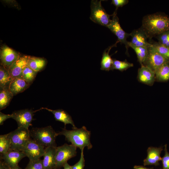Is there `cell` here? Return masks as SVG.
I'll return each mask as SVG.
<instances>
[{"mask_svg":"<svg viewBox=\"0 0 169 169\" xmlns=\"http://www.w3.org/2000/svg\"><path fill=\"white\" fill-rule=\"evenodd\" d=\"M149 38L169 30V18L160 13H155L145 16L142 20V26Z\"/></svg>","mask_w":169,"mask_h":169,"instance_id":"6da1fadb","label":"cell"},{"mask_svg":"<svg viewBox=\"0 0 169 169\" xmlns=\"http://www.w3.org/2000/svg\"><path fill=\"white\" fill-rule=\"evenodd\" d=\"M58 135H63L66 140L80 150L87 147L90 150L92 148L90 141L91 132L88 130L85 126H83L80 128L73 129L68 130L65 128L58 133Z\"/></svg>","mask_w":169,"mask_h":169,"instance_id":"7a4b0ae2","label":"cell"},{"mask_svg":"<svg viewBox=\"0 0 169 169\" xmlns=\"http://www.w3.org/2000/svg\"><path fill=\"white\" fill-rule=\"evenodd\" d=\"M30 136L38 144L44 146L56 147V138L58 136L51 126L33 128L29 130Z\"/></svg>","mask_w":169,"mask_h":169,"instance_id":"3957f363","label":"cell"},{"mask_svg":"<svg viewBox=\"0 0 169 169\" xmlns=\"http://www.w3.org/2000/svg\"><path fill=\"white\" fill-rule=\"evenodd\" d=\"M11 141L10 149L23 151L30 139L28 129L18 127L14 131L8 133Z\"/></svg>","mask_w":169,"mask_h":169,"instance_id":"277c9868","label":"cell"},{"mask_svg":"<svg viewBox=\"0 0 169 169\" xmlns=\"http://www.w3.org/2000/svg\"><path fill=\"white\" fill-rule=\"evenodd\" d=\"M102 0H92L91 3V15L90 19L93 22L107 27L110 23L111 19L109 15L101 5Z\"/></svg>","mask_w":169,"mask_h":169,"instance_id":"5b68a950","label":"cell"},{"mask_svg":"<svg viewBox=\"0 0 169 169\" xmlns=\"http://www.w3.org/2000/svg\"><path fill=\"white\" fill-rule=\"evenodd\" d=\"M77 149V148L72 144L69 145L66 143L57 146L55 155L56 169H59L63 167L68 160L76 156Z\"/></svg>","mask_w":169,"mask_h":169,"instance_id":"8992f818","label":"cell"},{"mask_svg":"<svg viewBox=\"0 0 169 169\" xmlns=\"http://www.w3.org/2000/svg\"><path fill=\"white\" fill-rule=\"evenodd\" d=\"M117 10H115L112 15V18L110 23L107 26L117 37L118 41L121 44H124L126 49V53L128 54V49L129 47L127 38L130 36V33H126L121 27L119 19L117 16Z\"/></svg>","mask_w":169,"mask_h":169,"instance_id":"52a82bcc","label":"cell"},{"mask_svg":"<svg viewBox=\"0 0 169 169\" xmlns=\"http://www.w3.org/2000/svg\"><path fill=\"white\" fill-rule=\"evenodd\" d=\"M169 62V60L160 54L151 45L148 47L147 55L142 65L155 72L161 66Z\"/></svg>","mask_w":169,"mask_h":169,"instance_id":"ba28073f","label":"cell"},{"mask_svg":"<svg viewBox=\"0 0 169 169\" xmlns=\"http://www.w3.org/2000/svg\"><path fill=\"white\" fill-rule=\"evenodd\" d=\"M34 111L32 109H25L14 111L12 114V118L17 122L18 127H23L28 129L32 125L34 120Z\"/></svg>","mask_w":169,"mask_h":169,"instance_id":"9c48e42d","label":"cell"},{"mask_svg":"<svg viewBox=\"0 0 169 169\" xmlns=\"http://www.w3.org/2000/svg\"><path fill=\"white\" fill-rule=\"evenodd\" d=\"M45 148L30 138L22 151L28 157L29 161H33L40 159L41 156H43Z\"/></svg>","mask_w":169,"mask_h":169,"instance_id":"30bf717a","label":"cell"},{"mask_svg":"<svg viewBox=\"0 0 169 169\" xmlns=\"http://www.w3.org/2000/svg\"><path fill=\"white\" fill-rule=\"evenodd\" d=\"M21 54L6 45L0 49V65L8 69Z\"/></svg>","mask_w":169,"mask_h":169,"instance_id":"8fae6325","label":"cell"},{"mask_svg":"<svg viewBox=\"0 0 169 169\" xmlns=\"http://www.w3.org/2000/svg\"><path fill=\"white\" fill-rule=\"evenodd\" d=\"M131 40L130 43L137 47H149L151 45V43L147 41L148 37L144 28H141L133 31L130 33Z\"/></svg>","mask_w":169,"mask_h":169,"instance_id":"7c38bea8","label":"cell"},{"mask_svg":"<svg viewBox=\"0 0 169 169\" xmlns=\"http://www.w3.org/2000/svg\"><path fill=\"white\" fill-rule=\"evenodd\" d=\"M29 57L30 56L21 55L8 69L13 79L16 78L22 77L23 69L28 65Z\"/></svg>","mask_w":169,"mask_h":169,"instance_id":"4fadbf2b","label":"cell"},{"mask_svg":"<svg viewBox=\"0 0 169 169\" xmlns=\"http://www.w3.org/2000/svg\"><path fill=\"white\" fill-rule=\"evenodd\" d=\"M26 156L22 151L10 150L0 156L2 160L9 167L18 166V164L23 158Z\"/></svg>","mask_w":169,"mask_h":169,"instance_id":"5bb4252c","label":"cell"},{"mask_svg":"<svg viewBox=\"0 0 169 169\" xmlns=\"http://www.w3.org/2000/svg\"><path fill=\"white\" fill-rule=\"evenodd\" d=\"M137 78L139 82L152 86L156 81L155 72L150 68L142 65L138 70Z\"/></svg>","mask_w":169,"mask_h":169,"instance_id":"9a60e30c","label":"cell"},{"mask_svg":"<svg viewBox=\"0 0 169 169\" xmlns=\"http://www.w3.org/2000/svg\"><path fill=\"white\" fill-rule=\"evenodd\" d=\"M56 148L51 146L45 147L42 160L43 169H56Z\"/></svg>","mask_w":169,"mask_h":169,"instance_id":"2e32d148","label":"cell"},{"mask_svg":"<svg viewBox=\"0 0 169 169\" xmlns=\"http://www.w3.org/2000/svg\"><path fill=\"white\" fill-rule=\"evenodd\" d=\"M162 150L161 147L158 148L149 147L147 150V156L144 160V165H159V162L161 160L160 155Z\"/></svg>","mask_w":169,"mask_h":169,"instance_id":"e0dca14e","label":"cell"},{"mask_svg":"<svg viewBox=\"0 0 169 169\" xmlns=\"http://www.w3.org/2000/svg\"><path fill=\"white\" fill-rule=\"evenodd\" d=\"M41 109H45L51 112L54 115L56 120L61 122L64 125V128L67 124H70L72 126V129L77 128L71 116L65 110L59 109L53 110L47 108H42Z\"/></svg>","mask_w":169,"mask_h":169,"instance_id":"ac0fdd59","label":"cell"},{"mask_svg":"<svg viewBox=\"0 0 169 169\" xmlns=\"http://www.w3.org/2000/svg\"><path fill=\"white\" fill-rule=\"evenodd\" d=\"M30 85L22 77H19L12 80L9 89L14 96L24 91Z\"/></svg>","mask_w":169,"mask_h":169,"instance_id":"d6986e66","label":"cell"},{"mask_svg":"<svg viewBox=\"0 0 169 169\" xmlns=\"http://www.w3.org/2000/svg\"><path fill=\"white\" fill-rule=\"evenodd\" d=\"M119 42L117 41L114 44L109 46L104 51L100 62L101 70L108 71L111 70L113 60L109 53L112 48L116 47L117 44Z\"/></svg>","mask_w":169,"mask_h":169,"instance_id":"ffe728a7","label":"cell"},{"mask_svg":"<svg viewBox=\"0 0 169 169\" xmlns=\"http://www.w3.org/2000/svg\"><path fill=\"white\" fill-rule=\"evenodd\" d=\"M46 59L43 58L30 56L28 66L38 72L42 70L46 64Z\"/></svg>","mask_w":169,"mask_h":169,"instance_id":"44dd1931","label":"cell"},{"mask_svg":"<svg viewBox=\"0 0 169 169\" xmlns=\"http://www.w3.org/2000/svg\"><path fill=\"white\" fill-rule=\"evenodd\" d=\"M12 80L8 69L0 65V90L9 89Z\"/></svg>","mask_w":169,"mask_h":169,"instance_id":"7402d4cb","label":"cell"},{"mask_svg":"<svg viewBox=\"0 0 169 169\" xmlns=\"http://www.w3.org/2000/svg\"><path fill=\"white\" fill-rule=\"evenodd\" d=\"M156 81L165 82L169 80V62L160 67L155 72Z\"/></svg>","mask_w":169,"mask_h":169,"instance_id":"603a6c76","label":"cell"},{"mask_svg":"<svg viewBox=\"0 0 169 169\" xmlns=\"http://www.w3.org/2000/svg\"><path fill=\"white\" fill-rule=\"evenodd\" d=\"M13 95L9 89L0 90V110L6 108L9 104Z\"/></svg>","mask_w":169,"mask_h":169,"instance_id":"cb8c5ba5","label":"cell"},{"mask_svg":"<svg viewBox=\"0 0 169 169\" xmlns=\"http://www.w3.org/2000/svg\"><path fill=\"white\" fill-rule=\"evenodd\" d=\"M128 44L129 47H131L134 50L136 54L138 61L141 65H142L147 55L148 47L136 46L131 44L129 42Z\"/></svg>","mask_w":169,"mask_h":169,"instance_id":"d4e9b609","label":"cell"},{"mask_svg":"<svg viewBox=\"0 0 169 169\" xmlns=\"http://www.w3.org/2000/svg\"><path fill=\"white\" fill-rule=\"evenodd\" d=\"M113 60L111 70L116 69L123 72L133 66V64L129 62L126 59L123 61L118 60L114 59H113Z\"/></svg>","mask_w":169,"mask_h":169,"instance_id":"484cf974","label":"cell"},{"mask_svg":"<svg viewBox=\"0 0 169 169\" xmlns=\"http://www.w3.org/2000/svg\"><path fill=\"white\" fill-rule=\"evenodd\" d=\"M11 141L8 134L0 136V156L10 150Z\"/></svg>","mask_w":169,"mask_h":169,"instance_id":"4316f807","label":"cell"},{"mask_svg":"<svg viewBox=\"0 0 169 169\" xmlns=\"http://www.w3.org/2000/svg\"><path fill=\"white\" fill-rule=\"evenodd\" d=\"M37 73L27 65L23 69L22 77L30 85L34 80Z\"/></svg>","mask_w":169,"mask_h":169,"instance_id":"83f0119b","label":"cell"},{"mask_svg":"<svg viewBox=\"0 0 169 169\" xmlns=\"http://www.w3.org/2000/svg\"><path fill=\"white\" fill-rule=\"evenodd\" d=\"M151 46L160 54L169 60V47L163 45L158 42H154Z\"/></svg>","mask_w":169,"mask_h":169,"instance_id":"f1b7e54d","label":"cell"},{"mask_svg":"<svg viewBox=\"0 0 169 169\" xmlns=\"http://www.w3.org/2000/svg\"><path fill=\"white\" fill-rule=\"evenodd\" d=\"M156 37L159 43L169 47V30L161 33Z\"/></svg>","mask_w":169,"mask_h":169,"instance_id":"f546056e","label":"cell"},{"mask_svg":"<svg viewBox=\"0 0 169 169\" xmlns=\"http://www.w3.org/2000/svg\"><path fill=\"white\" fill-rule=\"evenodd\" d=\"M43 160L29 161L26 167L24 169H43Z\"/></svg>","mask_w":169,"mask_h":169,"instance_id":"4dcf8cb0","label":"cell"},{"mask_svg":"<svg viewBox=\"0 0 169 169\" xmlns=\"http://www.w3.org/2000/svg\"><path fill=\"white\" fill-rule=\"evenodd\" d=\"M164 151V155L161 160L162 164V169H169V153L167 151L166 144L165 145Z\"/></svg>","mask_w":169,"mask_h":169,"instance_id":"1f68e13d","label":"cell"},{"mask_svg":"<svg viewBox=\"0 0 169 169\" xmlns=\"http://www.w3.org/2000/svg\"><path fill=\"white\" fill-rule=\"evenodd\" d=\"M80 157L79 161L75 164L71 166L72 169H84L85 166V160L84 155V150L81 151Z\"/></svg>","mask_w":169,"mask_h":169,"instance_id":"d6a6232c","label":"cell"},{"mask_svg":"<svg viewBox=\"0 0 169 169\" xmlns=\"http://www.w3.org/2000/svg\"><path fill=\"white\" fill-rule=\"evenodd\" d=\"M129 1L127 0H112L111 3L116 7V10H117L119 7H122L127 4Z\"/></svg>","mask_w":169,"mask_h":169,"instance_id":"836d02e7","label":"cell"},{"mask_svg":"<svg viewBox=\"0 0 169 169\" xmlns=\"http://www.w3.org/2000/svg\"><path fill=\"white\" fill-rule=\"evenodd\" d=\"M12 115L5 114L0 112V125H2L3 124L4 122L7 119L12 118Z\"/></svg>","mask_w":169,"mask_h":169,"instance_id":"e575fe53","label":"cell"},{"mask_svg":"<svg viewBox=\"0 0 169 169\" xmlns=\"http://www.w3.org/2000/svg\"><path fill=\"white\" fill-rule=\"evenodd\" d=\"M0 169H8V166L1 159L0 161Z\"/></svg>","mask_w":169,"mask_h":169,"instance_id":"d590c367","label":"cell"},{"mask_svg":"<svg viewBox=\"0 0 169 169\" xmlns=\"http://www.w3.org/2000/svg\"><path fill=\"white\" fill-rule=\"evenodd\" d=\"M134 169H153V167L147 168L142 166H135L134 167Z\"/></svg>","mask_w":169,"mask_h":169,"instance_id":"8d00e7d4","label":"cell"},{"mask_svg":"<svg viewBox=\"0 0 169 169\" xmlns=\"http://www.w3.org/2000/svg\"><path fill=\"white\" fill-rule=\"evenodd\" d=\"M63 167L64 169H72L71 166L69 165L67 162L65 164Z\"/></svg>","mask_w":169,"mask_h":169,"instance_id":"74e56055","label":"cell"},{"mask_svg":"<svg viewBox=\"0 0 169 169\" xmlns=\"http://www.w3.org/2000/svg\"><path fill=\"white\" fill-rule=\"evenodd\" d=\"M8 169H23L20 167L18 165L12 167H9L8 166Z\"/></svg>","mask_w":169,"mask_h":169,"instance_id":"f35d334b","label":"cell"}]
</instances>
